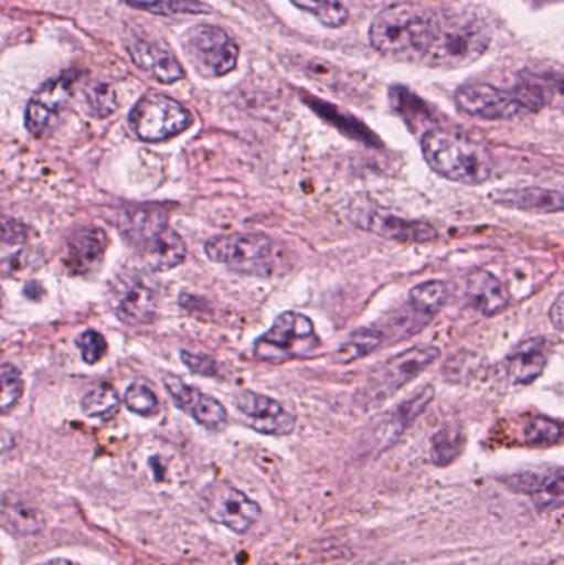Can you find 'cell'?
I'll use <instances>...</instances> for the list:
<instances>
[{
    "mask_svg": "<svg viewBox=\"0 0 564 565\" xmlns=\"http://www.w3.org/2000/svg\"><path fill=\"white\" fill-rule=\"evenodd\" d=\"M108 250V237L98 227H83L70 235L65 245V267L73 275L98 270Z\"/></svg>",
    "mask_w": 564,
    "mask_h": 565,
    "instance_id": "cell-17",
    "label": "cell"
},
{
    "mask_svg": "<svg viewBox=\"0 0 564 565\" xmlns=\"http://www.w3.org/2000/svg\"><path fill=\"white\" fill-rule=\"evenodd\" d=\"M202 508L209 520L235 534H247L260 520L257 501L227 483H212L202 491Z\"/></svg>",
    "mask_w": 564,
    "mask_h": 565,
    "instance_id": "cell-8",
    "label": "cell"
},
{
    "mask_svg": "<svg viewBox=\"0 0 564 565\" xmlns=\"http://www.w3.org/2000/svg\"><path fill=\"white\" fill-rule=\"evenodd\" d=\"M424 161L436 174L464 185H482L493 172L492 152L462 132L434 128L421 138Z\"/></svg>",
    "mask_w": 564,
    "mask_h": 565,
    "instance_id": "cell-1",
    "label": "cell"
},
{
    "mask_svg": "<svg viewBox=\"0 0 564 565\" xmlns=\"http://www.w3.org/2000/svg\"><path fill=\"white\" fill-rule=\"evenodd\" d=\"M563 299L564 295L563 292H560L558 296H556L555 301H553L552 308H550V319H552L553 326H555L558 331H562L563 329Z\"/></svg>",
    "mask_w": 564,
    "mask_h": 565,
    "instance_id": "cell-36",
    "label": "cell"
},
{
    "mask_svg": "<svg viewBox=\"0 0 564 565\" xmlns=\"http://www.w3.org/2000/svg\"><path fill=\"white\" fill-rule=\"evenodd\" d=\"M192 121L194 118L185 106L161 93H148L142 96L129 115L132 132L145 142H161L175 138L191 128Z\"/></svg>",
    "mask_w": 564,
    "mask_h": 565,
    "instance_id": "cell-7",
    "label": "cell"
},
{
    "mask_svg": "<svg viewBox=\"0 0 564 565\" xmlns=\"http://www.w3.org/2000/svg\"><path fill=\"white\" fill-rule=\"evenodd\" d=\"M503 483L519 494H525L539 511L560 510L564 501L562 468L550 473H519L506 478Z\"/></svg>",
    "mask_w": 564,
    "mask_h": 565,
    "instance_id": "cell-16",
    "label": "cell"
},
{
    "mask_svg": "<svg viewBox=\"0 0 564 565\" xmlns=\"http://www.w3.org/2000/svg\"><path fill=\"white\" fill-rule=\"evenodd\" d=\"M234 407L237 408L244 424L254 431L268 437H287L294 434L297 418L287 407L254 391H241L234 395Z\"/></svg>",
    "mask_w": 564,
    "mask_h": 565,
    "instance_id": "cell-10",
    "label": "cell"
},
{
    "mask_svg": "<svg viewBox=\"0 0 564 565\" xmlns=\"http://www.w3.org/2000/svg\"><path fill=\"white\" fill-rule=\"evenodd\" d=\"M351 222L361 231L397 244H430L439 238V232L429 222L409 221L383 209H360L351 215Z\"/></svg>",
    "mask_w": 564,
    "mask_h": 565,
    "instance_id": "cell-11",
    "label": "cell"
},
{
    "mask_svg": "<svg viewBox=\"0 0 564 565\" xmlns=\"http://www.w3.org/2000/svg\"><path fill=\"white\" fill-rule=\"evenodd\" d=\"M522 438L530 447H555L562 441L563 427L555 418L535 415L523 425Z\"/></svg>",
    "mask_w": 564,
    "mask_h": 565,
    "instance_id": "cell-28",
    "label": "cell"
},
{
    "mask_svg": "<svg viewBox=\"0 0 564 565\" xmlns=\"http://www.w3.org/2000/svg\"><path fill=\"white\" fill-rule=\"evenodd\" d=\"M119 407H121L119 395L116 394L115 388L106 384L89 391L82 401L83 414L96 420H109L118 414Z\"/></svg>",
    "mask_w": 564,
    "mask_h": 565,
    "instance_id": "cell-29",
    "label": "cell"
},
{
    "mask_svg": "<svg viewBox=\"0 0 564 565\" xmlns=\"http://www.w3.org/2000/svg\"><path fill=\"white\" fill-rule=\"evenodd\" d=\"M168 227V214L161 207L128 209L119 218V232L131 244L142 245Z\"/></svg>",
    "mask_w": 564,
    "mask_h": 565,
    "instance_id": "cell-23",
    "label": "cell"
},
{
    "mask_svg": "<svg viewBox=\"0 0 564 565\" xmlns=\"http://www.w3.org/2000/svg\"><path fill=\"white\" fill-rule=\"evenodd\" d=\"M156 305H158V292L151 281L146 278H135L123 286L118 305H116V315L126 324H149L155 318Z\"/></svg>",
    "mask_w": 564,
    "mask_h": 565,
    "instance_id": "cell-19",
    "label": "cell"
},
{
    "mask_svg": "<svg viewBox=\"0 0 564 565\" xmlns=\"http://www.w3.org/2000/svg\"><path fill=\"white\" fill-rule=\"evenodd\" d=\"M13 447V438L7 431L0 430V455Z\"/></svg>",
    "mask_w": 564,
    "mask_h": 565,
    "instance_id": "cell-37",
    "label": "cell"
},
{
    "mask_svg": "<svg viewBox=\"0 0 564 565\" xmlns=\"http://www.w3.org/2000/svg\"><path fill=\"white\" fill-rule=\"evenodd\" d=\"M76 83V75L72 72L50 78L43 83L35 95L30 98L25 111V126L30 135L42 138L52 129L63 106L68 102Z\"/></svg>",
    "mask_w": 564,
    "mask_h": 565,
    "instance_id": "cell-13",
    "label": "cell"
},
{
    "mask_svg": "<svg viewBox=\"0 0 564 565\" xmlns=\"http://www.w3.org/2000/svg\"><path fill=\"white\" fill-rule=\"evenodd\" d=\"M457 108L464 115L487 121H509L529 115V109L512 92L497 88L490 83H467L456 93Z\"/></svg>",
    "mask_w": 564,
    "mask_h": 565,
    "instance_id": "cell-9",
    "label": "cell"
},
{
    "mask_svg": "<svg viewBox=\"0 0 564 565\" xmlns=\"http://www.w3.org/2000/svg\"><path fill=\"white\" fill-rule=\"evenodd\" d=\"M467 437L459 424H447L430 440V458L437 467H449L466 450Z\"/></svg>",
    "mask_w": 564,
    "mask_h": 565,
    "instance_id": "cell-24",
    "label": "cell"
},
{
    "mask_svg": "<svg viewBox=\"0 0 564 565\" xmlns=\"http://www.w3.org/2000/svg\"><path fill=\"white\" fill-rule=\"evenodd\" d=\"M132 9L145 10L155 15H201L211 13V7L199 0H121Z\"/></svg>",
    "mask_w": 564,
    "mask_h": 565,
    "instance_id": "cell-26",
    "label": "cell"
},
{
    "mask_svg": "<svg viewBox=\"0 0 564 565\" xmlns=\"http://www.w3.org/2000/svg\"><path fill=\"white\" fill-rule=\"evenodd\" d=\"M439 358L440 349L437 345H417L387 359L368 377L363 387L364 404L366 407L384 404L387 398L416 381Z\"/></svg>",
    "mask_w": 564,
    "mask_h": 565,
    "instance_id": "cell-5",
    "label": "cell"
},
{
    "mask_svg": "<svg viewBox=\"0 0 564 565\" xmlns=\"http://www.w3.org/2000/svg\"><path fill=\"white\" fill-rule=\"evenodd\" d=\"M36 565H75L72 561L65 559V557H55V559L45 561V563H40Z\"/></svg>",
    "mask_w": 564,
    "mask_h": 565,
    "instance_id": "cell-38",
    "label": "cell"
},
{
    "mask_svg": "<svg viewBox=\"0 0 564 565\" xmlns=\"http://www.w3.org/2000/svg\"><path fill=\"white\" fill-rule=\"evenodd\" d=\"M181 359L185 367L194 374L204 375V377H215L217 375V364H215L214 359L207 358V355L182 351Z\"/></svg>",
    "mask_w": 564,
    "mask_h": 565,
    "instance_id": "cell-34",
    "label": "cell"
},
{
    "mask_svg": "<svg viewBox=\"0 0 564 565\" xmlns=\"http://www.w3.org/2000/svg\"><path fill=\"white\" fill-rule=\"evenodd\" d=\"M295 7L311 13L321 25L340 29L350 20V12L340 0H290Z\"/></svg>",
    "mask_w": 564,
    "mask_h": 565,
    "instance_id": "cell-30",
    "label": "cell"
},
{
    "mask_svg": "<svg viewBox=\"0 0 564 565\" xmlns=\"http://www.w3.org/2000/svg\"><path fill=\"white\" fill-rule=\"evenodd\" d=\"M25 391V382L19 369L12 364H0V415L15 408Z\"/></svg>",
    "mask_w": 564,
    "mask_h": 565,
    "instance_id": "cell-31",
    "label": "cell"
},
{
    "mask_svg": "<svg viewBox=\"0 0 564 565\" xmlns=\"http://www.w3.org/2000/svg\"><path fill=\"white\" fill-rule=\"evenodd\" d=\"M164 385L174 404L191 415L201 427L219 431L228 424L227 408L217 398L185 384L175 375H166Z\"/></svg>",
    "mask_w": 564,
    "mask_h": 565,
    "instance_id": "cell-14",
    "label": "cell"
},
{
    "mask_svg": "<svg viewBox=\"0 0 564 565\" xmlns=\"http://www.w3.org/2000/svg\"><path fill=\"white\" fill-rule=\"evenodd\" d=\"M128 52L139 70L162 85H171L185 76L184 66L178 56L159 40L136 36L129 43Z\"/></svg>",
    "mask_w": 564,
    "mask_h": 565,
    "instance_id": "cell-15",
    "label": "cell"
},
{
    "mask_svg": "<svg viewBox=\"0 0 564 565\" xmlns=\"http://www.w3.org/2000/svg\"><path fill=\"white\" fill-rule=\"evenodd\" d=\"M123 402L129 412L141 415V417H155L159 414V401L155 392L148 385L139 384V382L129 385Z\"/></svg>",
    "mask_w": 564,
    "mask_h": 565,
    "instance_id": "cell-32",
    "label": "cell"
},
{
    "mask_svg": "<svg viewBox=\"0 0 564 565\" xmlns=\"http://www.w3.org/2000/svg\"><path fill=\"white\" fill-rule=\"evenodd\" d=\"M490 201L500 207L540 215L560 214L564 207L563 192L545 188L503 189L490 194Z\"/></svg>",
    "mask_w": 564,
    "mask_h": 565,
    "instance_id": "cell-18",
    "label": "cell"
},
{
    "mask_svg": "<svg viewBox=\"0 0 564 565\" xmlns=\"http://www.w3.org/2000/svg\"><path fill=\"white\" fill-rule=\"evenodd\" d=\"M384 334L377 329L361 328L348 338V341L340 349L331 354L334 364L348 365L351 362L360 361L366 355L373 354L383 344Z\"/></svg>",
    "mask_w": 564,
    "mask_h": 565,
    "instance_id": "cell-25",
    "label": "cell"
},
{
    "mask_svg": "<svg viewBox=\"0 0 564 565\" xmlns=\"http://www.w3.org/2000/svg\"><path fill=\"white\" fill-rule=\"evenodd\" d=\"M204 252L209 260L214 264L244 270V268L270 258L272 252H274V241L260 232L217 235V237L209 238L205 242Z\"/></svg>",
    "mask_w": 564,
    "mask_h": 565,
    "instance_id": "cell-12",
    "label": "cell"
},
{
    "mask_svg": "<svg viewBox=\"0 0 564 565\" xmlns=\"http://www.w3.org/2000/svg\"><path fill=\"white\" fill-rule=\"evenodd\" d=\"M89 105H92L93 113L96 116H108L118 108L116 103L115 93L108 88H96L93 89L92 96H89Z\"/></svg>",
    "mask_w": 564,
    "mask_h": 565,
    "instance_id": "cell-35",
    "label": "cell"
},
{
    "mask_svg": "<svg viewBox=\"0 0 564 565\" xmlns=\"http://www.w3.org/2000/svg\"><path fill=\"white\" fill-rule=\"evenodd\" d=\"M434 19L436 12L414 3L387 7L371 23V45L387 58L421 62L429 45Z\"/></svg>",
    "mask_w": 564,
    "mask_h": 565,
    "instance_id": "cell-3",
    "label": "cell"
},
{
    "mask_svg": "<svg viewBox=\"0 0 564 565\" xmlns=\"http://www.w3.org/2000/svg\"><path fill=\"white\" fill-rule=\"evenodd\" d=\"M182 49L199 75L205 78H221L234 72L237 66V42L217 25L191 26L181 39Z\"/></svg>",
    "mask_w": 564,
    "mask_h": 565,
    "instance_id": "cell-6",
    "label": "cell"
},
{
    "mask_svg": "<svg viewBox=\"0 0 564 565\" xmlns=\"http://www.w3.org/2000/svg\"><path fill=\"white\" fill-rule=\"evenodd\" d=\"M447 285L440 280H430L421 282V285L414 286L409 291V302L413 306L414 311L419 315L430 318V316L437 315L446 305Z\"/></svg>",
    "mask_w": 564,
    "mask_h": 565,
    "instance_id": "cell-27",
    "label": "cell"
},
{
    "mask_svg": "<svg viewBox=\"0 0 564 565\" xmlns=\"http://www.w3.org/2000/svg\"><path fill=\"white\" fill-rule=\"evenodd\" d=\"M141 248L146 265L152 271L172 270V268L184 264L185 257H188L184 238L169 227L159 232L151 241L146 242Z\"/></svg>",
    "mask_w": 564,
    "mask_h": 565,
    "instance_id": "cell-22",
    "label": "cell"
},
{
    "mask_svg": "<svg viewBox=\"0 0 564 565\" xmlns=\"http://www.w3.org/2000/svg\"><path fill=\"white\" fill-rule=\"evenodd\" d=\"M3 305V291L2 288H0V308H2Z\"/></svg>",
    "mask_w": 564,
    "mask_h": 565,
    "instance_id": "cell-39",
    "label": "cell"
},
{
    "mask_svg": "<svg viewBox=\"0 0 564 565\" xmlns=\"http://www.w3.org/2000/svg\"><path fill=\"white\" fill-rule=\"evenodd\" d=\"M466 295L473 308L487 318L506 311L512 301L509 288L489 270H473L467 275Z\"/></svg>",
    "mask_w": 564,
    "mask_h": 565,
    "instance_id": "cell-20",
    "label": "cell"
},
{
    "mask_svg": "<svg viewBox=\"0 0 564 565\" xmlns=\"http://www.w3.org/2000/svg\"><path fill=\"white\" fill-rule=\"evenodd\" d=\"M490 42V26L476 13H436L429 45L421 63L437 68L472 65L486 55Z\"/></svg>",
    "mask_w": 564,
    "mask_h": 565,
    "instance_id": "cell-2",
    "label": "cell"
},
{
    "mask_svg": "<svg viewBox=\"0 0 564 565\" xmlns=\"http://www.w3.org/2000/svg\"><path fill=\"white\" fill-rule=\"evenodd\" d=\"M76 344H78L79 351H82L83 361L89 365L102 361L105 358L106 349H108L106 339L98 331H93V329L82 332Z\"/></svg>",
    "mask_w": 564,
    "mask_h": 565,
    "instance_id": "cell-33",
    "label": "cell"
},
{
    "mask_svg": "<svg viewBox=\"0 0 564 565\" xmlns=\"http://www.w3.org/2000/svg\"><path fill=\"white\" fill-rule=\"evenodd\" d=\"M318 345L320 338L313 321L301 312L285 311L254 342V355L257 361L267 364H285L294 359L307 358Z\"/></svg>",
    "mask_w": 564,
    "mask_h": 565,
    "instance_id": "cell-4",
    "label": "cell"
},
{
    "mask_svg": "<svg viewBox=\"0 0 564 565\" xmlns=\"http://www.w3.org/2000/svg\"><path fill=\"white\" fill-rule=\"evenodd\" d=\"M550 361V342L546 338L526 339L517 345L507 361L509 375L515 384L529 385L545 372Z\"/></svg>",
    "mask_w": 564,
    "mask_h": 565,
    "instance_id": "cell-21",
    "label": "cell"
}]
</instances>
